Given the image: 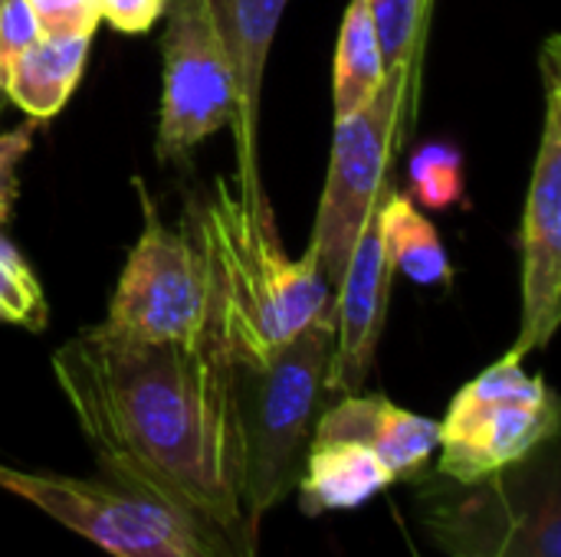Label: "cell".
Returning a JSON list of instances; mask_svg holds the SVG:
<instances>
[{"label":"cell","instance_id":"cell-1","mask_svg":"<svg viewBox=\"0 0 561 557\" xmlns=\"http://www.w3.org/2000/svg\"><path fill=\"white\" fill-rule=\"evenodd\" d=\"M53 374L105 479L256 532L240 499L233 361L210 338L138 341L95 325L53 355Z\"/></svg>","mask_w":561,"mask_h":557},{"label":"cell","instance_id":"cell-2","mask_svg":"<svg viewBox=\"0 0 561 557\" xmlns=\"http://www.w3.org/2000/svg\"><path fill=\"white\" fill-rule=\"evenodd\" d=\"M181 223L194 236L207 272V338L243 364L270 361L319 315L335 289L312 246L289 259L279 227H263L237 181L220 177L204 200H191Z\"/></svg>","mask_w":561,"mask_h":557},{"label":"cell","instance_id":"cell-3","mask_svg":"<svg viewBox=\"0 0 561 557\" xmlns=\"http://www.w3.org/2000/svg\"><path fill=\"white\" fill-rule=\"evenodd\" d=\"M335 348V312L319 315L270 361H233V410L240 443V499L260 529L302 476L316 420L329 401L325 378Z\"/></svg>","mask_w":561,"mask_h":557},{"label":"cell","instance_id":"cell-4","mask_svg":"<svg viewBox=\"0 0 561 557\" xmlns=\"http://www.w3.org/2000/svg\"><path fill=\"white\" fill-rule=\"evenodd\" d=\"M0 489L112 557H256V532L210 522L112 479L33 473L0 463Z\"/></svg>","mask_w":561,"mask_h":557},{"label":"cell","instance_id":"cell-5","mask_svg":"<svg viewBox=\"0 0 561 557\" xmlns=\"http://www.w3.org/2000/svg\"><path fill=\"white\" fill-rule=\"evenodd\" d=\"M414 512L447 557H561L559 437L473 483H417Z\"/></svg>","mask_w":561,"mask_h":557},{"label":"cell","instance_id":"cell-6","mask_svg":"<svg viewBox=\"0 0 561 557\" xmlns=\"http://www.w3.org/2000/svg\"><path fill=\"white\" fill-rule=\"evenodd\" d=\"M559 423V397L546 378L526 374L523 358L506 351L450 401L440 420L437 473L454 483L500 473L556 440Z\"/></svg>","mask_w":561,"mask_h":557},{"label":"cell","instance_id":"cell-7","mask_svg":"<svg viewBox=\"0 0 561 557\" xmlns=\"http://www.w3.org/2000/svg\"><path fill=\"white\" fill-rule=\"evenodd\" d=\"M421 56L391 69L378 92L352 115L335 118L329 174L312 227V253L322 276L335 289L365 217L388 187V167L401 138L408 95L417 79Z\"/></svg>","mask_w":561,"mask_h":557},{"label":"cell","instance_id":"cell-8","mask_svg":"<svg viewBox=\"0 0 561 557\" xmlns=\"http://www.w3.org/2000/svg\"><path fill=\"white\" fill-rule=\"evenodd\" d=\"M145 227L125 259L108 315L102 328L138 338L197 345L207 338V272L201 250L184 223L168 227L145 190L135 181Z\"/></svg>","mask_w":561,"mask_h":557},{"label":"cell","instance_id":"cell-9","mask_svg":"<svg viewBox=\"0 0 561 557\" xmlns=\"http://www.w3.org/2000/svg\"><path fill=\"white\" fill-rule=\"evenodd\" d=\"M158 161H184L233 118V76L214 0H164Z\"/></svg>","mask_w":561,"mask_h":557},{"label":"cell","instance_id":"cell-10","mask_svg":"<svg viewBox=\"0 0 561 557\" xmlns=\"http://www.w3.org/2000/svg\"><path fill=\"white\" fill-rule=\"evenodd\" d=\"M546 115L523 210V325L516 358L552 341L561 322V49L552 33L539 56Z\"/></svg>","mask_w":561,"mask_h":557},{"label":"cell","instance_id":"cell-11","mask_svg":"<svg viewBox=\"0 0 561 557\" xmlns=\"http://www.w3.org/2000/svg\"><path fill=\"white\" fill-rule=\"evenodd\" d=\"M391 276H394V266L385 250L381 217L375 204L335 282V299H332L335 348H332V364L325 378V394L335 401L358 394L371 374L381 332H385Z\"/></svg>","mask_w":561,"mask_h":557},{"label":"cell","instance_id":"cell-12","mask_svg":"<svg viewBox=\"0 0 561 557\" xmlns=\"http://www.w3.org/2000/svg\"><path fill=\"white\" fill-rule=\"evenodd\" d=\"M289 0H214L217 26L227 46L230 76H233V141H237V184L263 227H276L273 200L263 190L260 177V92L266 56L279 30L283 10Z\"/></svg>","mask_w":561,"mask_h":557},{"label":"cell","instance_id":"cell-13","mask_svg":"<svg viewBox=\"0 0 561 557\" xmlns=\"http://www.w3.org/2000/svg\"><path fill=\"white\" fill-rule=\"evenodd\" d=\"M312 440L368 446L398 479H417L440 446V420L391 404L381 394H348L322 407Z\"/></svg>","mask_w":561,"mask_h":557},{"label":"cell","instance_id":"cell-14","mask_svg":"<svg viewBox=\"0 0 561 557\" xmlns=\"http://www.w3.org/2000/svg\"><path fill=\"white\" fill-rule=\"evenodd\" d=\"M394 483L391 469L362 443L312 440L302 476H299V509L302 515L352 512L385 492Z\"/></svg>","mask_w":561,"mask_h":557},{"label":"cell","instance_id":"cell-15","mask_svg":"<svg viewBox=\"0 0 561 557\" xmlns=\"http://www.w3.org/2000/svg\"><path fill=\"white\" fill-rule=\"evenodd\" d=\"M92 36H36L10 66L3 79V98L23 108L33 121H46L76 92Z\"/></svg>","mask_w":561,"mask_h":557},{"label":"cell","instance_id":"cell-16","mask_svg":"<svg viewBox=\"0 0 561 557\" xmlns=\"http://www.w3.org/2000/svg\"><path fill=\"white\" fill-rule=\"evenodd\" d=\"M381 236L394 269L421 286L450 282V259L440 243L437 227L414 207V200L401 190H388L378 200Z\"/></svg>","mask_w":561,"mask_h":557},{"label":"cell","instance_id":"cell-17","mask_svg":"<svg viewBox=\"0 0 561 557\" xmlns=\"http://www.w3.org/2000/svg\"><path fill=\"white\" fill-rule=\"evenodd\" d=\"M385 56L375 33V20L368 13V0H348L339 46H335V72H332V105L335 118L358 112L385 82Z\"/></svg>","mask_w":561,"mask_h":557},{"label":"cell","instance_id":"cell-18","mask_svg":"<svg viewBox=\"0 0 561 557\" xmlns=\"http://www.w3.org/2000/svg\"><path fill=\"white\" fill-rule=\"evenodd\" d=\"M46 315L49 309H46V295H43L36 272L16 253V246L0 236V322L43 332Z\"/></svg>","mask_w":561,"mask_h":557},{"label":"cell","instance_id":"cell-19","mask_svg":"<svg viewBox=\"0 0 561 557\" xmlns=\"http://www.w3.org/2000/svg\"><path fill=\"white\" fill-rule=\"evenodd\" d=\"M368 13L375 20L388 72L421 56L427 0H368Z\"/></svg>","mask_w":561,"mask_h":557},{"label":"cell","instance_id":"cell-20","mask_svg":"<svg viewBox=\"0 0 561 557\" xmlns=\"http://www.w3.org/2000/svg\"><path fill=\"white\" fill-rule=\"evenodd\" d=\"M408 181L427 210H447L463 200V158L454 144H424L411 158Z\"/></svg>","mask_w":561,"mask_h":557},{"label":"cell","instance_id":"cell-21","mask_svg":"<svg viewBox=\"0 0 561 557\" xmlns=\"http://www.w3.org/2000/svg\"><path fill=\"white\" fill-rule=\"evenodd\" d=\"M43 36H92L102 13L99 0H26Z\"/></svg>","mask_w":561,"mask_h":557},{"label":"cell","instance_id":"cell-22","mask_svg":"<svg viewBox=\"0 0 561 557\" xmlns=\"http://www.w3.org/2000/svg\"><path fill=\"white\" fill-rule=\"evenodd\" d=\"M39 36V26L30 13L26 0H7L0 7V98H3V79L13 66V59ZM7 102V98H3Z\"/></svg>","mask_w":561,"mask_h":557},{"label":"cell","instance_id":"cell-23","mask_svg":"<svg viewBox=\"0 0 561 557\" xmlns=\"http://www.w3.org/2000/svg\"><path fill=\"white\" fill-rule=\"evenodd\" d=\"M33 128H36V121L30 118L26 125L0 135V227L13 217L16 187H20L16 167H20V161L26 158V151L33 144Z\"/></svg>","mask_w":561,"mask_h":557},{"label":"cell","instance_id":"cell-24","mask_svg":"<svg viewBox=\"0 0 561 557\" xmlns=\"http://www.w3.org/2000/svg\"><path fill=\"white\" fill-rule=\"evenodd\" d=\"M99 13L118 33H145L161 20L164 0H99Z\"/></svg>","mask_w":561,"mask_h":557},{"label":"cell","instance_id":"cell-25","mask_svg":"<svg viewBox=\"0 0 561 557\" xmlns=\"http://www.w3.org/2000/svg\"><path fill=\"white\" fill-rule=\"evenodd\" d=\"M3 3H7V0H0V7H3ZM0 108H3V98H0Z\"/></svg>","mask_w":561,"mask_h":557}]
</instances>
